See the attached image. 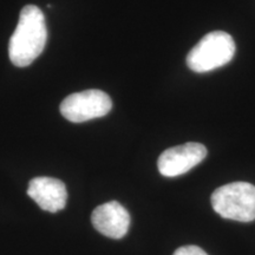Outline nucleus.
<instances>
[{
  "label": "nucleus",
  "mask_w": 255,
  "mask_h": 255,
  "mask_svg": "<svg viewBox=\"0 0 255 255\" xmlns=\"http://www.w3.org/2000/svg\"><path fill=\"white\" fill-rule=\"evenodd\" d=\"M46 40L47 28L41 9L34 5L24 6L9 39V59L18 68L31 65L43 52Z\"/></svg>",
  "instance_id": "f257e3e1"
},
{
  "label": "nucleus",
  "mask_w": 255,
  "mask_h": 255,
  "mask_svg": "<svg viewBox=\"0 0 255 255\" xmlns=\"http://www.w3.org/2000/svg\"><path fill=\"white\" fill-rule=\"evenodd\" d=\"M235 43L223 31L207 33L187 56V65L194 72H209L228 64L235 55Z\"/></svg>",
  "instance_id": "f03ea898"
},
{
  "label": "nucleus",
  "mask_w": 255,
  "mask_h": 255,
  "mask_svg": "<svg viewBox=\"0 0 255 255\" xmlns=\"http://www.w3.org/2000/svg\"><path fill=\"white\" fill-rule=\"evenodd\" d=\"M213 209L223 219L239 222L255 220V186L233 182L216 189L212 195Z\"/></svg>",
  "instance_id": "7ed1b4c3"
},
{
  "label": "nucleus",
  "mask_w": 255,
  "mask_h": 255,
  "mask_svg": "<svg viewBox=\"0 0 255 255\" xmlns=\"http://www.w3.org/2000/svg\"><path fill=\"white\" fill-rule=\"evenodd\" d=\"M113 101L104 91L85 90L68 96L60 104V114L72 123L100 119L110 113Z\"/></svg>",
  "instance_id": "20e7f679"
},
{
  "label": "nucleus",
  "mask_w": 255,
  "mask_h": 255,
  "mask_svg": "<svg viewBox=\"0 0 255 255\" xmlns=\"http://www.w3.org/2000/svg\"><path fill=\"white\" fill-rule=\"evenodd\" d=\"M207 152L206 146L196 142L169 148L158 157V171L165 177L180 176L201 163Z\"/></svg>",
  "instance_id": "39448f33"
},
{
  "label": "nucleus",
  "mask_w": 255,
  "mask_h": 255,
  "mask_svg": "<svg viewBox=\"0 0 255 255\" xmlns=\"http://www.w3.org/2000/svg\"><path fill=\"white\" fill-rule=\"evenodd\" d=\"M91 222L96 231L105 237L122 239L129 231L130 214L117 201H110L92 212Z\"/></svg>",
  "instance_id": "423d86ee"
},
{
  "label": "nucleus",
  "mask_w": 255,
  "mask_h": 255,
  "mask_svg": "<svg viewBox=\"0 0 255 255\" xmlns=\"http://www.w3.org/2000/svg\"><path fill=\"white\" fill-rule=\"evenodd\" d=\"M27 195L41 209L49 213H57L64 209L68 201L65 184L53 177L32 178L28 183Z\"/></svg>",
  "instance_id": "0eeeda50"
},
{
  "label": "nucleus",
  "mask_w": 255,
  "mask_h": 255,
  "mask_svg": "<svg viewBox=\"0 0 255 255\" xmlns=\"http://www.w3.org/2000/svg\"><path fill=\"white\" fill-rule=\"evenodd\" d=\"M173 255H208V254H207L202 248L189 245V246L180 247L178 250L175 251V253Z\"/></svg>",
  "instance_id": "6e6552de"
}]
</instances>
